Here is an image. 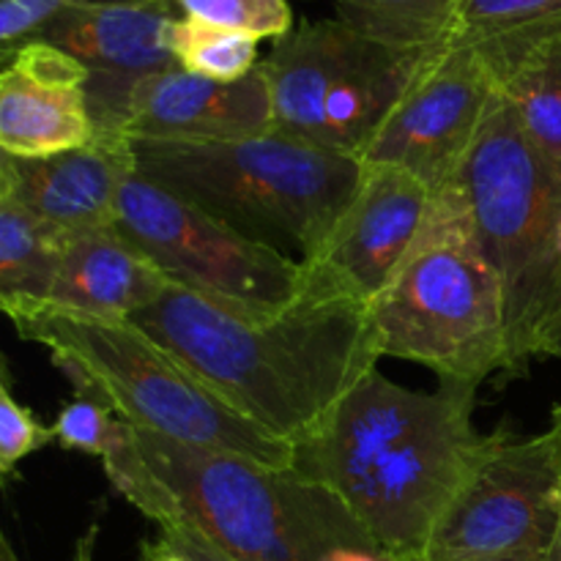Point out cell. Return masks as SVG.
I'll list each match as a JSON object with an SVG mask.
<instances>
[{
  "label": "cell",
  "mask_w": 561,
  "mask_h": 561,
  "mask_svg": "<svg viewBox=\"0 0 561 561\" xmlns=\"http://www.w3.org/2000/svg\"><path fill=\"white\" fill-rule=\"evenodd\" d=\"M477 389L400 387L370 370L316 433L294 444L290 471L332 493L389 561H425L438 524L485 453Z\"/></svg>",
  "instance_id": "cell-1"
},
{
  "label": "cell",
  "mask_w": 561,
  "mask_h": 561,
  "mask_svg": "<svg viewBox=\"0 0 561 561\" xmlns=\"http://www.w3.org/2000/svg\"><path fill=\"white\" fill-rule=\"evenodd\" d=\"M131 321L290 447L316 433L381 359L367 305L310 288L288 310L250 316L170 285Z\"/></svg>",
  "instance_id": "cell-2"
},
{
  "label": "cell",
  "mask_w": 561,
  "mask_h": 561,
  "mask_svg": "<svg viewBox=\"0 0 561 561\" xmlns=\"http://www.w3.org/2000/svg\"><path fill=\"white\" fill-rule=\"evenodd\" d=\"M102 463L115 491L146 518L184 526L236 561H329L337 548L376 551L332 493L290 469L173 442L124 420Z\"/></svg>",
  "instance_id": "cell-3"
},
{
  "label": "cell",
  "mask_w": 561,
  "mask_h": 561,
  "mask_svg": "<svg viewBox=\"0 0 561 561\" xmlns=\"http://www.w3.org/2000/svg\"><path fill=\"white\" fill-rule=\"evenodd\" d=\"M0 305L22 340L42 345L80 394L107 403L126 425L290 469V444L239 414L129 318L88 316L31 299Z\"/></svg>",
  "instance_id": "cell-4"
},
{
  "label": "cell",
  "mask_w": 561,
  "mask_h": 561,
  "mask_svg": "<svg viewBox=\"0 0 561 561\" xmlns=\"http://www.w3.org/2000/svg\"><path fill=\"white\" fill-rule=\"evenodd\" d=\"M129 140L146 179L299 263L323 250L365 175L356 159L274 129L222 140Z\"/></svg>",
  "instance_id": "cell-5"
},
{
  "label": "cell",
  "mask_w": 561,
  "mask_h": 561,
  "mask_svg": "<svg viewBox=\"0 0 561 561\" xmlns=\"http://www.w3.org/2000/svg\"><path fill=\"white\" fill-rule=\"evenodd\" d=\"M458 184L477 244L502 288V376H524L531 362L548 356L561 321V173L537 151L513 107L493 96Z\"/></svg>",
  "instance_id": "cell-6"
},
{
  "label": "cell",
  "mask_w": 561,
  "mask_h": 561,
  "mask_svg": "<svg viewBox=\"0 0 561 561\" xmlns=\"http://www.w3.org/2000/svg\"><path fill=\"white\" fill-rule=\"evenodd\" d=\"M367 310L381 356L416 362L455 387L480 389L504 373L502 288L477 244L458 181L431 192L414 250Z\"/></svg>",
  "instance_id": "cell-7"
},
{
  "label": "cell",
  "mask_w": 561,
  "mask_h": 561,
  "mask_svg": "<svg viewBox=\"0 0 561 561\" xmlns=\"http://www.w3.org/2000/svg\"><path fill=\"white\" fill-rule=\"evenodd\" d=\"M431 53L394 47L340 16L294 27L257 64L274 131L365 162Z\"/></svg>",
  "instance_id": "cell-8"
},
{
  "label": "cell",
  "mask_w": 561,
  "mask_h": 561,
  "mask_svg": "<svg viewBox=\"0 0 561 561\" xmlns=\"http://www.w3.org/2000/svg\"><path fill=\"white\" fill-rule=\"evenodd\" d=\"M113 225L170 283L233 310L274 316L307 290L299 261L239 233L137 168L121 186Z\"/></svg>",
  "instance_id": "cell-9"
},
{
  "label": "cell",
  "mask_w": 561,
  "mask_h": 561,
  "mask_svg": "<svg viewBox=\"0 0 561 561\" xmlns=\"http://www.w3.org/2000/svg\"><path fill=\"white\" fill-rule=\"evenodd\" d=\"M559 529V447L548 427L531 438L491 433L453 507L438 524L425 561L491 557L548 559Z\"/></svg>",
  "instance_id": "cell-10"
},
{
  "label": "cell",
  "mask_w": 561,
  "mask_h": 561,
  "mask_svg": "<svg viewBox=\"0 0 561 561\" xmlns=\"http://www.w3.org/2000/svg\"><path fill=\"white\" fill-rule=\"evenodd\" d=\"M493 96L480 49L447 42L420 66L362 164L400 168L431 192L444 190L458 181Z\"/></svg>",
  "instance_id": "cell-11"
},
{
  "label": "cell",
  "mask_w": 561,
  "mask_h": 561,
  "mask_svg": "<svg viewBox=\"0 0 561 561\" xmlns=\"http://www.w3.org/2000/svg\"><path fill=\"white\" fill-rule=\"evenodd\" d=\"M431 211V190L389 164H365L343 219L310 263L307 288L370 305L414 250Z\"/></svg>",
  "instance_id": "cell-12"
},
{
  "label": "cell",
  "mask_w": 561,
  "mask_h": 561,
  "mask_svg": "<svg viewBox=\"0 0 561 561\" xmlns=\"http://www.w3.org/2000/svg\"><path fill=\"white\" fill-rule=\"evenodd\" d=\"M99 129L159 140H222L272 131V102L261 69L219 82L164 69L113 93L91 96Z\"/></svg>",
  "instance_id": "cell-13"
},
{
  "label": "cell",
  "mask_w": 561,
  "mask_h": 561,
  "mask_svg": "<svg viewBox=\"0 0 561 561\" xmlns=\"http://www.w3.org/2000/svg\"><path fill=\"white\" fill-rule=\"evenodd\" d=\"M91 71L49 42H27L3 55L0 151L42 159L96 140Z\"/></svg>",
  "instance_id": "cell-14"
},
{
  "label": "cell",
  "mask_w": 561,
  "mask_h": 561,
  "mask_svg": "<svg viewBox=\"0 0 561 561\" xmlns=\"http://www.w3.org/2000/svg\"><path fill=\"white\" fill-rule=\"evenodd\" d=\"M135 170L131 140L99 129L96 140L42 159H0V190L14 195L64 233H85L115 222L124 181Z\"/></svg>",
  "instance_id": "cell-15"
},
{
  "label": "cell",
  "mask_w": 561,
  "mask_h": 561,
  "mask_svg": "<svg viewBox=\"0 0 561 561\" xmlns=\"http://www.w3.org/2000/svg\"><path fill=\"white\" fill-rule=\"evenodd\" d=\"M173 16L170 5L151 0H88L60 16L38 42L55 44L85 64L91 96H102L173 69L168 44Z\"/></svg>",
  "instance_id": "cell-16"
},
{
  "label": "cell",
  "mask_w": 561,
  "mask_h": 561,
  "mask_svg": "<svg viewBox=\"0 0 561 561\" xmlns=\"http://www.w3.org/2000/svg\"><path fill=\"white\" fill-rule=\"evenodd\" d=\"M170 279L115 225L66 241L55 283L44 301L104 318H135L151 307Z\"/></svg>",
  "instance_id": "cell-17"
},
{
  "label": "cell",
  "mask_w": 561,
  "mask_h": 561,
  "mask_svg": "<svg viewBox=\"0 0 561 561\" xmlns=\"http://www.w3.org/2000/svg\"><path fill=\"white\" fill-rule=\"evenodd\" d=\"M493 93L561 173V22L474 42Z\"/></svg>",
  "instance_id": "cell-18"
},
{
  "label": "cell",
  "mask_w": 561,
  "mask_h": 561,
  "mask_svg": "<svg viewBox=\"0 0 561 561\" xmlns=\"http://www.w3.org/2000/svg\"><path fill=\"white\" fill-rule=\"evenodd\" d=\"M71 236L0 190V301H44Z\"/></svg>",
  "instance_id": "cell-19"
},
{
  "label": "cell",
  "mask_w": 561,
  "mask_h": 561,
  "mask_svg": "<svg viewBox=\"0 0 561 561\" xmlns=\"http://www.w3.org/2000/svg\"><path fill=\"white\" fill-rule=\"evenodd\" d=\"M356 31L405 49H436L453 38L460 0H334Z\"/></svg>",
  "instance_id": "cell-20"
},
{
  "label": "cell",
  "mask_w": 561,
  "mask_h": 561,
  "mask_svg": "<svg viewBox=\"0 0 561 561\" xmlns=\"http://www.w3.org/2000/svg\"><path fill=\"white\" fill-rule=\"evenodd\" d=\"M175 66L219 82L244 80L257 69V38L175 14L168 33Z\"/></svg>",
  "instance_id": "cell-21"
},
{
  "label": "cell",
  "mask_w": 561,
  "mask_h": 561,
  "mask_svg": "<svg viewBox=\"0 0 561 561\" xmlns=\"http://www.w3.org/2000/svg\"><path fill=\"white\" fill-rule=\"evenodd\" d=\"M561 22V0H460L449 42H485Z\"/></svg>",
  "instance_id": "cell-22"
},
{
  "label": "cell",
  "mask_w": 561,
  "mask_h": 561,
  "mask_svg": "<svg viewBox=\"0 0 561 561\" xmlns=\"http://www.w3.org/2000/svg\"><path fill=\"white\" fill-rule=\"evenodd\" d=\"M175 14L261 38H283L294 31L290 0H168Z\"/></svg>",
  "instance_id": "cell-23"
},
{
  "label": "cell",
  "mask_w": 561,
  "mask_h": 561,
  "mask_svg": "<svg viewBox=\"0 0 561 561\" xmlns=\"http://www.w3.org/2000/svg\"><path fill=\"white\" fill-rule=\"evenodd\" d=\"M118 422L121 420L107 403H102L93 394H77L55 416V444L104 460L110 449L115 447V438H118Z\"/></svg>",
  "instance_id": "cell-24"
},
{
  "label": "cell",
  "mask_w": 561,
  "mask_h": 561,
  "mask_svg": "<svg viewBox=\"0 0 561 561\" xmlns=\"http://www.w3.org/2000/svg\"><path fill=\"white\" fill-rule=\"evenodd\" d=\"M55 442L53 427L42 425L31 409L11 392L9 376L0 381V477L9 480L16 466Z\"/></svg>",
  "instance_id": "cell-25"
},
{
  "label": "cell",
  "mask_w": 561,
  "mask_h": 561,
  "mask_svg": "<svg viewBox=\"0 0 561 561\" xmlns=\"http://www.w3.org/2000/svg\"><path fill=\"white\" fill-rule=\"evenodd\" d=\"M88 0H0V47L3 55L38 42L55 22Z\"/></svg>",
  "instance_id": "cell-26"
},
{
  "label": "cell",
  "mask_w": 561,
  "mask_h": 561,
  "mask_svg": "<svg viewBox=\"0 0 561 561\" xmlns=\"http://www.w3.org/2000/svg\"><path fill=\"white\" fill-rule=\"evenodd\" d=\"M159 537L168 540L175 551L184 553L190 561H236L228 553L219 551V548H214L211 542L203 540L201 535L184 529V526H159Z\"/></svg>",
  "instance_id": "cell-27"
},
{
  "label": "cell",
  "mask_w": 561,
  "mask_h": 561,
  "mask_svg": "<svg viewBox=\"0 0 561 561\" xmlns=\"http://www.w3.org/2000/svg\"><path fill=\"white\" fill-rule=\"evenodd\" d=\"M551 431L557 433V447H559V529H557V540H553L551 553H548L546 561H561V403L553 405Z\"/></svg>",
  "instance_id": "cell-28"
},
{
  "label": "cell",
  "mask_w": 561,
  "mask_h": 561,
  "mask_svg": "<svg viewBox=\"0 0 561 561\" xmlns=\"http://www.w3.org/2000/svg\"><path fill=\"white\" fill-rule=\"evenodd\" d=\"M142 561H190V559H186L184 553L175 551L168 540H162V537H159L157 542H151V546L142 548Z\"/></svg>",
  "instance_id": "cell-29"
},
{
  "label": "cell",
  "mask_w": 561,
  "mask_h": 561,
  "mask_svg": "<svg viewBox=\"0 0 561 561\" xmlns=\"http://www.w3.org/2000/svg\"><path fill=\"white\" fill-rule=\"evenodd\" d=\"M329 561H389V559L376 551H367V548H337V551L329 557Z\"/></svg>",
  "instance_id": "cell-30"
},
{
  "label": "cell",
  "mask_w": 561,
  "mask_h": 561,
  "mask_svg": "<svg viewBox=\"0 0 561 561\" xmlns=\"http://www.w3.org/2000/svg\"><path fill=\"white\" fill-rule=\"evenodd\" d=\"M93 537H96V526H91V529H88V535L80 540V546H77L75 561H91V557H93Z\"/></svg>",
  "instance_id": "cell-31"
},
{
  "label": "cell",
  "mask_w": 561,
  "mask_h": 561,
  "mask_svg": "<svg viewBox=\"0 0 561 561\" xmlns=\"http://www.w3.org/2000/svg\"><path fill=\"white\" fill-rule=\"evenodd\" d=\"M0 561H20V557H16V551L11 548L9 537H0Z\"/></svg>",
  "instance_id": "cell-32"
},
{
  "label": "cell",
  "mask_w": 561,
  "mask_h": 561,
  "mask_svg": "<svg viewBox=\"0 0 561 561\" xmlns=\"http://www.w3.org/2000/svg\"><path fill=\"white\" fill-rule=\"evenodd\" d=\"M548 356H553V359H561V321H559L557 334H553V343H551V351H548Z\"/></svg>",
  "instance_id": "cell-33"
},
{
  "label": "cell",
  "mask_w": 561,
  "mask_h": 561,
  "mask_svg": "<svg viewBox=\"0 0 561 561\" xmlns=\"http://www.w3.org/2000/svg\"><path fill=\"white\" fill-rule=\"evenodd\" d=\"M469 561H542L531 557H491V559H469Z\"/></svg>",
  "instance_id": "cell-34"
},
{
  "label": "cell",
  "mask_w": 561,
  "mask_h": 561,
  "mask_svg": "<svg viewBox=\"0 0 561 561\" xmlns=\"http://www.w3.org/2000/svg\"><path fill=\"white\" fill-rule=\"evenodd\" d=\"M151 3H164V5H170L168 0H151ZM170 9H173V5H170Z\"/></svg>",
  "instance_id": "cell-35"
},
{
  "label": "cell",
  "mask_w": 561,
  "mask_h": 561,
  "mask_svg": "<svg viewBox=\"0 0 561 561\" xmlns=\"http://www.w3.org/2000/svg\"><path fill=\"white\" fill-rule=\"evenodd\" d=\"M559 244H561V225H559Z\"/></svg>",
  "instance_id": "cell-36"
}]
</instances>
